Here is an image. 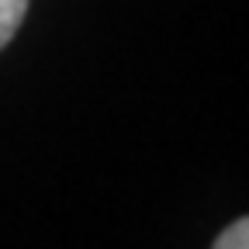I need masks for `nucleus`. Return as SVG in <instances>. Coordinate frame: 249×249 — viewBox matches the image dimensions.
<instances>
[{
    "mask_svg": "<svg viewBox=\"0 0 249 249\" xmlns=\"http://www.w3.org/2000/svg\"><path fill=\"white\" fill-rule=\"evenodd\" d=\"M24 14H28V0H0V49L14 38Z\"/></svg>",
    "mask_w": 249,
    "mask_h": 249,
    "instance_id": "1",
    "label": "nucleus"
},
{
    "mask_svg": "<svg viewBox=\"0 0 249 249\" xmlns=\"http://www.w3.org/2000/svg\"><path fill=\"white\" fill-rule=\"evenodd\" d=\"M211 249H249V214L239 218V222H232L222 235L214 239Z\"/></svg>",
    "mask_w": 249,
    "mask_h": 249,
    "instance_id": "2",
    "label": "nucleus"
}]
</instances>
